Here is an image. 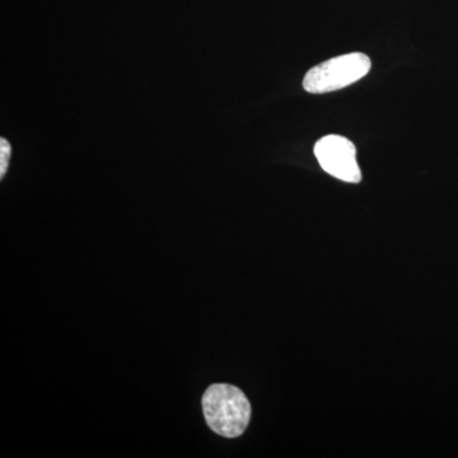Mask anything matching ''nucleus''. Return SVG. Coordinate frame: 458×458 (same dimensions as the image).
Returning a JSON list of instances; mask_svg holds the SVG:
<instances>
[{
  "label": "nucleus",
  "mask_w": 458,
  "mask_h": 458,
  "mask_svg": "<svg viewBox=\"0 0 458 458\" xmlns=\"http://www.w3.org/2000/svg\"><path fill=\"white\" fill-rule=\"evenodd\" d=\"M201 408L208 427L225 438L243 434L251 419V403L246 394L228 384L209 386L201 399Z\"/></svg>",
  "instance_id": "obj_1"
},
{
  "label": "nucleus",
  "mask_w": 458,
  "mask_h": 458,
  "mask_svg": "<svg viewBox=\"0 0 458 458\" xmlns=\"http://www.w3.org/2000/svg\"><path fill=\"white\" fill-rule=\"evenodd\" d=\"M370 59L366 54L352 53L334 57L312 68L306 74L303 87L310 93H327L345 89L366 77L370 71Z\"/></svg>",
  "instance_id": "obj_2"
},
{
  "label": "nucleus",
  "mask_w": 458,
  "mask_h": 458,
  "mask_svg": "<svg viewBox=\"0 0 458 458\" xmlns=\"http://www.w3.org/2000/svg\"><path fill=\"white\" fill-rule=\"evenodd\" d=\"M315 156L322 170L345 182L358 183L361 180L354 144L340 135H327L315 146Z\"/></svg>",
  "instance_id": "obj_3"
},
{
  "label": "nucleus",
  "mask_w": 458,
  "mask_h": 458,
  "mask_svg": "<svg viewBox=\"0 0 458 458\" xmlns=\"http://www.w3.org/2000/svg\"><path fill=\"white\" fill-rule=\"evenodd\" d=\"M9 159H11V144L7 140H0V177H4L8 170Z\"/></svg>",
  "instance_id": "obj_4"
}]
</instances>
